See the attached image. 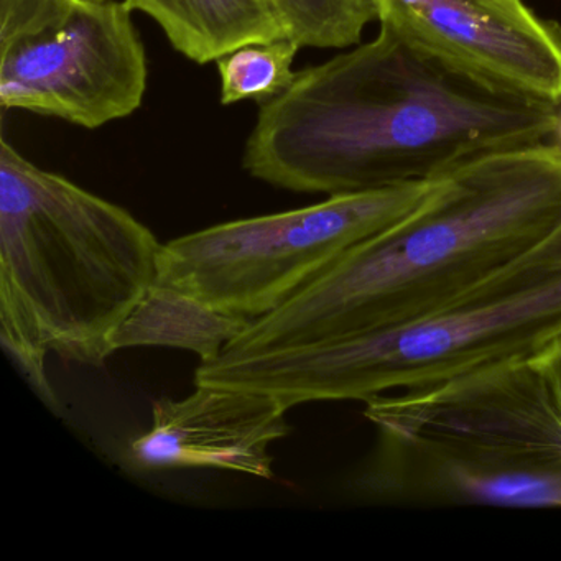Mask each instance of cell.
I'll list each match as a JSON object with an SVG mask.
<instances>
[{
    "instance_id": "obj_1",
    "label": "cell",
    "mask_w": 561,
    "mask_h": 561,
    "mask_svg": "<svg viewBox=\"0 0 561 561\" xmlns=\"http://www.w3.org/2000/svg\"><path fill=\"white\" fill-rule=\"evenodd\" d=\"M557 123L558 107L471 87L380 28L261 104L242 165L275 188L344 195L443 179L548 142Z\"/></svg>"
},
{
    "instance_id": "obj_2",
    "label": "cell",
    "mask_w": 561,
    "mask_h": 561,
    "mask_svg": "<svg viewBox=\"0 0 561 561\" xmlns=\"http://www.w3.org/2000/svg\"><path fill=\"white\" fill-rule=\"evenodd\" d=\"M560 226V147L548 140L479 157L219 351L267 353L402 327L442 310Z\"/></svg>"
},
{
    "instance_id": "obj_3",
    "label": "cell",
    "mask_w": 561,
    "mask_h": 561,
    "mask_svg": "<svg viewBox=\"0 0 561 561\" xmlns=\"http://www.w3.org/2000/svg\"><path fill=\"white\" fill-rule=\"evenodd\" d=\"M160 244L127 209L0 142V340L57 405L50 354L101 366L159 280Z\"/></svg>"
},
{
    "instance_id": "obj_4",
    "label": "cell",
    "mask_w": 561,
    "mask_h": 561,
    "mask_svg": "<svg viewBox=\"0 0 561 561\" xmlns=\"http://www.w3.org/2000/svg\"><path fill=\"white\" fill-rule=\"evenodd\" d=\"M561 340V226L442 310L390 330L202 359L195 386L268 393L287 409L419 389L534 359Z\"/></svg>"
},
{
    "instance_id": "obj_5",
    "label": "cell",
    "mask_w": 561,
    "mask_h": 561,
    "mask_svg": "<svg viewBox=\"0 0 561 561\" xmlns=\"http://www.w3.org/2000/svg\"><path fill=\"white\" fill-rule=\"evenodd\" d=\"M364 403L383 443V491L561 505V410L535 357Z\"/></svg>"
},
{
    "instance_id": "obj_6",
    "label": "cell",
    "mask_w": 561,
    "mask_h": 561,
    "mask_svg": "<svg viewBox=\"0 0 561 561\" xmlns=\"http://www.w3.org/2000/svg\"><path fill=\"white\" fill-rule=\"evenodd\" d=\"M438 180L333 195L321 203L209 226L163 244L157 290L213 317H265L351 249L415 211Z\"/></svg>"
},
{
    "instance_id": "obj_7",
    "label": "cell",
    "mask_w": 561,
    "mask_h": 561,
    "mask_svg": "<svg viewBox=\"0 0 561 561\" xmlns=\"http://www.w3.org/2000/svg\"><path fill=\"white\" fill-rule=\"evenodd\" d=\"M147 57L133 11L70 0L41 31L0 45V104L98 129L139 110Z\"/></svg>"
},
{
    "instance_id": "obj_8",
    "label": "cell",
    "mask_w": 561,
    "mask_h": 561,
    "mask_svg": "<svg viewBox=\"0 0 561 561\" xmlns=\"http://www.w3.org/2000/svg\"><path fill=\"white\" fill-rule=\"evenodd\" d=\"M380 28L458 80L561 104V25L525 0H373Z\"/></svg>"
},
{
    "instance_id": "obj_9",
    "label": "cell",
    "mask_w": 561,
    "mask_h": 561,
    "mask_svg": "<svg viewBox=\"0 0 561 561\" xmlns=\"http://www.w3.org/2000/svg\"><path fill=\"white\" fill-rule=\"evenodd\" d=\"M287 407L268 393L196 386L185 399H160L149 430L130 439L127 461L142 471L219 469L274 479L272 445L287 438Z\"/></svg>"
},
{
    "instance_id": "obj_10",
    "label": "cell",
    "mask_w": 561,
    "mask_h": 561,
    "mask_svg": "<svg viewBox=\"0 0 561 561\" xmlns=\"http://www.w3.org/2000/svg\"><path fill=\"white\" fill-rule=\"evenodd\" d=\"M165 32L176 51L195 64L218 61L251 44L287 38L267 0H124Z\"/></svg>"
},
{
    "instance_id": "obj_11",
    "label": "cell",
    "mask_w": 561,
    "mask_h": 561,
    "mask_svg": "<svg viewBox=\"0 0 561 561\" xmlns=\"http://www.w3.org/2000/svg\"><path fill=\"white\" fill-rule=\"evenodd\" d=\"M288 41L300 47L347 48L377 21L373 0H267Z\"/></svg>"
},
{
    "instance_id": "obj_12",
    "label": "cell",
    "mask_w": 561,
    "mask_h": 561,
    "mask_svg": "<svg viewBox=\"0 0 561 561\" xmlns=\"http://www.w3.org/2000/svg\"><path fill=\"white\" fill-rule=\"evenodd\" d=\"M300 45L288 38L251 44L218 60L221 103L225 106L252 100L259 104L284 93L297 71L291 70Z\"/></svg>"
},
{
    "instance_id": "obj_13",
    "label": "cell",
    "mask_w": 561,
    "mask_h": 561,
    "mask_svg": "<svg viewBox=\"0 0 561 561\" xmlns=\"http://www.w3.org/2000/svg\"><path fill=\"white\" fill-rule=\"evenodd\" d=\"M68 4L70 0H0V45L41 31Z\"/></svg>"
},
{
    "instance_id": "obj_14",
    "label": "cell",
    "mask_w": 561,
    "mask_h": 561,
    "mask_svg": "<svg viewBox=\"0 0 561 561\" xmlns=\"http://www.w3.org/2000/svg\"><path fill=\"white\" fill-rule=\"evenodd\" d=\"M540 369L543 370L551 390H553L554 399L561 410V340L551 344L550 347L535 357Z\"/></svg>"
},
{
    "instance_id": "obj_15",
    "label": "cell",
    "mask_w": 561,
    "mask_h": 561,
    "mask_svg": "<svg viewBox=\"0 0 561 561\" xmlns=\"http://www.w3.org/2000/svg\"><path fill=\"white\" fill-rule=\"evenodd\" d=\"M550 142L561 149V104L558 106V123L557 129H554L553 136L550 137Z\"/></svg>"
}]
</instances>
